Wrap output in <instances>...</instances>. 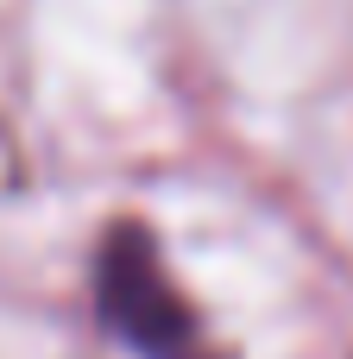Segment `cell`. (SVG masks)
Returning a JSON list of instances; mask_svg holds the SVG:
<instances>
[{"mask_svg": "<svg viewBox=\"0 0 353 359\" xmlns=\"http://www.w3.org/2000/svg\"><path fill=\"white\" fill-rule=\"evenodd\" d=\"M88 297H95L101 334L133 359H234L208 334L196 303L177 290L164 246L145 221H114L101 233L88 265Z\"/></svg>", "mask_w": 353, "mask_h": 359, "instance_id": "cell-1", "label": "cell"}]
</instances>
